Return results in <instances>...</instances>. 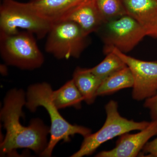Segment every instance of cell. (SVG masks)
Returning a JSON list of instances; mask_svg holds the SVG:
<instances>
[{
    "label": "cell",
    "mask_w": 157,
    "mask_h": 157,
    "mask_svg": "<svg viewBox=\"0 0 157 157\" xmlns=\"http://www.w3.org/2000/svg\"><path fill=\"white\" fill-rule=\"evenodd\" d=\"M116 101L111 100L105 106L107 117L104 125L98 132L84 137L80 149L72 157H82L92 154L102 144L131 131H141L150 122H136L123 117L118 112Z\"/></svg>",
    "instance_id": "5b68a950"
},
{
    "label": "cell",
    "mask_w": 157,
    "mask_h": 157,
    "mask_svg": "<svg viewBox=\"0 0 157 157\" xmlns=\"http://www.w3.org/2000/svg\"><path fill=\"white\" fill-rule=\"evenodd\" d=\"M127 14L146 32L147 36L157 35V0H122Z\"/></svg>",
    "instance_id": "30bf717a"
},
{
    "label": "cell",
    "mask_w": 157,
    "mask_h": 157,
    "mask_svg": "<svg viewBox=\"0 0 157 157\" xmlns=\"http://www.w3.org/2000/svg\"><path fill=\"white\" fill-rule=\"evenodd\" d=\"M155 39H156L157 40V35Z\"/></svg>",
    "instance_id": "ffe728a7"
},
{
    "label": "cell",
    "mask_w": 157,
    "mask_h": 157,
    "mask_svg": "<svg viewBox=\"0 0 157 157\" xmlns=\"http://www.w3.org/2000/svg\"><path fill=\"white\" fill-rule=\"evenodd\" d=\"M76 87L87 104H93L97 96V91L104 79L96 76L88 69L76 68L73 74Z\"/></svg>",
    "instance_id": "4fadbf2b"
},
{
    "label": "cell",
    "mask_w": 157,
    "mask_h": 157,
    "mask_svg": "<svg viewBox=\"0 0 157 157\" xmlns=\"http://www.w3.org/2000/svg\"><path fill=\"white\" fill-rule=\"evenodd\" d=\"M65 21L76 23L87 36L93 33H98L104 23L96 0L82 1L70 11L62 21Z\"/></svg>",
    "instance_id": "8fae6325"
},
{
    "label": "cell",
    "mask_w": 157,
    "mask_h": 157,
    "mask_svg": "<svg viewBox=\"0 0 157 157\" xmlns=\"http://www.w3.org/2000/svg\"><path fill=\"white\" fill-rule=\"evenodd\" d=\"M110 52L116 54L131 70L134 81L132 93L134 100H146L157 94V61L138 59L114 48L104 49L105 54Z\"/></svg>",
    "instance_id": "ba28073f"
},
{
    "label": "cell",
    "mask_w": 157,
    "mask_h": 157,
    "mask_svg": "<svg viewBox=\"0 0 157 157\" xmlns=\"http://www.w3.org/2000/svg\"><path fill=\"white\" fill-rule=\"evenodd\" d=\"M84 0H30L34 11L52 24L63 20L74 8Z\"/></svg>",
    "instance_id": "7c38bea8"
},
{
    "label": "cell",
    "mask_w": 157,
    "mask_h": 157,
    "mask_svg": "<svg viewBox=\"0 0 157 157\" xmlns=\"http://www.w3.org/2000/svg\"><path fill=\"white\" fill-rule=\"evenodd\" d=\"M106 55V57L100 63L94 67L88 69L90 72L103 79L127 67L123 61L113 52Z\"/></svg>",
    "instance_id": "2e32d148"
},
{
    "label": "cell",
    "mask_w": 157,
    "mask_h": 157,
    "mask_svg": "<svg viewBox=\"0 0 157 157\" xmlns=\"http://www.w3.org/2000/svg\"><path fill=\"white\" fill-rule=\"evenodd\" d=\"M144 106L149 110L152 121H157V93L145 100Z\"/></svg>",
    "instance_id": "ac0fdd59"
},
{
    "label": "cell",
    "mask_w": 157,
    "mask_h": 157,
    "mask_svg": "<svg viewBox=\"0 0 157 157\" xmlns=\"http://www.w3.org/2000/svg\"><path fill=\"white\" fill-rule=\"evenodd\" d=\"M157 135V121H152L146 128L138 133H126L121 135L114 148L110 151H101L96 157H137L149 140Z\"/></svg>",
    "instance_id": "9c48e42d"
},
{
    "label": "cell",
    "mask_w": 157,
    "mask_h": 157,
    "mask_svg": "<svg viewBox=\"0 0 157 157\" xmlns=\"http://www.w3.org/2000/svg\"><path fill=\"white\" fill-rule=\"evenodd\" d=\"M52 91L50 85L43 82L30 86L26 94V107L32 112L38 107H44L50 116V138L46 148L40 155L43 157L51 156L54 148L60 140L69 142L70 137L76 134L84 137L91 133L90 129L72 124L62 116L52 101Z\"/></svg>",
    "instance_id": "7a4b0ae2"
},
{
    "label": "cell",
    "mask_w": 157,
    "mask_h": 157,
    "mask_svg": "<svg viewBox=\"0 0 157 157\" xmlns=\"http://www.w3.org/2000/svg\"><path fill=\"white\" fill-rule=\"evenodd\" d=\"M52 101L58 109L73 107L80 109L84 99L73 79L67 82L58 90L53 91Z\"/></svg>",
    "instance_id": "9a60e30c"
},
{
    "label": "cell",
    "mask_w": 157,
    "mask_h": 157,
    "mask_svg": "<svg viewBox=\"0 0 157 157\" xmlns=\"http://www.w3.org/2000/svg\"><path fill=\"white\" fill-rule=\"evenodd\" d=\"M0 53L6 64L21 70L38 69L45 61L35 35L26 31L0 34Z\"/></svg>",
    "instance_id": "277c9868"
},
{
    "label": "cell",
    "mask_w": 157,
    "mask_h": 157,
    "mask_svg": "<svg viewBox=\"0 0 157 157\" xmlns=\"http://www.w3.org/2000/svg\"><path fill=\"white\" fill-rule=\"evenodd\" d=\"M26 103L22 90L12 89L7 93L1 111V120L6 133L1 143V155H13L17 149L28 148L41 155L47 146L50 128L42 121L36 119L28 127L23 126L20 119L23 117L22 107Z\"/></svg>",
    "instance_id": "6da1fadb"
},
{
    "label": "cell",
    "mask_w": 157,
    "mask_h": 157,
    "mask_svg": "<svg viewBox=\"0 0 157 157\" xmlns=\"http://www.w3.org/2000/svg\"><path fill=\"white\" fill-rule=\"evenodd\" d=\"M104 23L127 14L122 0H96Z\"/></svg>",
    "instance_id": "e0dca14e"
},
{
    "label": "cell",
    "mask_w": 157,
    "mask_h": 157,
    "mask_svg": "<svg viewBox=\"0 0 157 157\" xmlns=\"http://www.w3.org/2000/svg\"><path fill=\"white\" fill-rule=\"evenodd\" d=\"M142 151L144 154H147L148 157H157V137L147 142L142 149Z\"/></svg>",
    "instance_id": "d6986e66"
},
{
    "label": "cell",
    "mask_w": 157,
    "mask_h": 157,
    "mask_svg": "<svg viewBox=\"0 0 157 157\" xmlns=\"http://www.w3.org/2000/svg\"><path fill=\"white\" fill-rule=\"evenodd\" d=\"M53 24L34 11L29 2L3 0L0 6V34L15 33L19 29L28 31L38 39L46 36Z\"/></svg>",
    "instance_id": "3957f363"
},
{
    "label": "cell",
    "mask_w": 157,
    "mask_h": 157,
    "mask_svg": "<svg viewBox=\"0 0 157 157\" xmlns=\"http://www.w3.org/2000/svg\"><path fill=\"white\" fill-rule=\"evenodd\" d=\"M46 36L45 51L58 59L78 58L88 43V36L70 21L53 24Z\"/></svg>",
    "instance_id": "8992f818"
},
{
    "label": "cell",
    "mask_w": 157,
    "mask_h": 157,
    "mask_svg": "<svg viewBox=\"0 0 157 157\" xmlns=\"http://www.w3.org/2000/svg\"><path fill=\"white\" fill-rule=\"evenodd\" d=\"M98 33L104 42V49L114 48L125 53L147 36L143 28L128 14L104 23Z\"/></svg>",
    "instance_id": "52a82bcc"
},
{
    "label": "cell",
    "mask_w": 157,
    "mask_h": 157,
    "mask_svg": "<svg viewBox=\"0 0 157 157\" xmlns=\"http://www.w3.org/2000/svg\"><path fill=\"white\" fill-rule=\"evenodd\" d=\"M134 83L132 72L127 66L103 80L97 91V96L110 94L121 90L133 87Z\"/></svg>",
    "instance_id": "5bb4252c"
}]
</instances>
